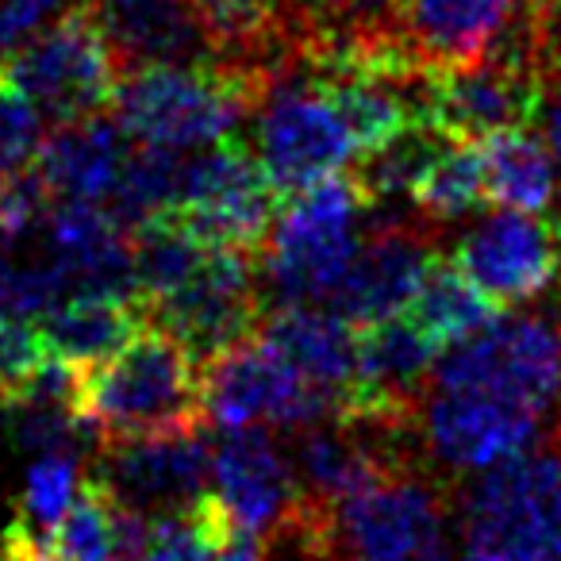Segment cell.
I'll use <instances>...</instances> for the list:
<instances>
[{
  "label": "cell",
  "mask_w": 561,
  "mask_h": 561,
  "mask_svg": "<svg viewBox=\"0 0 561 561\" xmlns=\"http://www.w3.org/2000/svg\"><path fill=\"white\" fill-rule=\"evenodd\" d=\"M201 369V412L224 435L247 427L293 431L343 420L335 400L323 389H316L257 331L250 339H242L239 346L204 362Z\"/></svg>",
  "instance_id": "obj_7"
},
{
  "label": "cell",
  "mask_w": 561,
  "mask_h": 561,
  "mask_svg": "<svg viewBox=\"0 0 561 561\" xmlns=\"http://www.w3.org/2000/svg\"><path fill=\"white\" fill-rule=\"evenodd\" d=\"M254 112V154L277 196L305 193L362 158L346 112L297 50L265 70Z\"/></svg>",
  "instance_id": "obj_4"
},
{
  "label": "cell",
  "mask_w": 561,
  "mask_h": 561,
  "mask_svg": "<svg viewBox=\"0 0 561 561\" xmlns=\"http://www.w3.org/2000/svg\"><path fill=\"white\" fill-rule=\"evenodd\" d=\"M216 561H265V550L257 546V535H250V530H234L231 542L216 553Z\"/></svg>",
  "instance_id": "obj_36"
},
{
  "label": "cell",
  "mask_w": 561,
  "mask_h": 561,
  "mask_svg": "<svg viewBox=\"0 0 561 561\" xmlns=\"http://www.w3.org/2000/svg\"><path fill=\"white\" fill-rule=\"evenodd\" d=\"M234 519L216 489L201 492L193 504L150 515L147 561H216V553L231 542Z\"/></svg>",
  "instance_id": "obj_27"
},
{
  "label": "cell",
  "mask_w": 561,
  "mask_h": 561,
  "mask_svg": "<svg viewBox=\"0 0 561 561\" xmlns=\"http://www.w3.org/2000/svg\"><path fill=\"white\" fill-rule=\"evenodd\" d=\"M542 70L535 50L512 47L469 66H423L420 124L443 139L481 142L504 127L535 124Z\"/></svg>",
  "instance_id": "obj_9"
},
{
  "label": "cell",
  "mask_w": 561,
  "mask_h": 561,
  "mask_svg": "<svg viewBox=\"0 0 561 561\" xmlns=\"http://www.w3.org/2000/svg\"><path fill=\"white\" fill-rule=\"evenodd\" d=\"M55 193L35 165L0 178V242H32L43 231Z\"/></svg>",
  "instance_id": "obj_30"
},
{
  "label": "cell",
  "mask_w": 561,
  "mask_h": 561,
  "mask_svg": "<svg viewBox=\"0 0 561 561\" xmlns=\"http://www.w3.org/2000/svg\"><path fill=\"white\" fill-rule=\"evenodd\" d=\"M435 389L481 392L546 415L561 400V323L542 316H496L438 358Z\"/></svg>",
  "instance_id": "obj_8"
},
{
  "label": "cell",
  "mask_w": 561,
  "mask_h": 561,
  "mask_svg": "<svg viewBox=\"0 0 561 561\" xmlns=\"http://www.w3.org/2000/svg\"><path fill=\"white\" fill-rule=\"evenodd\" d=\"M78 454H39L35 466L27 469L24 496L16 504V519L4 530V542L16 546H50L58 523L73 507L81 489Z\"/></svg>",
  "instance_id": "obj_26"
},
{
  "label": "cell",
  "mask_w": 561,
  "mask_h": 561,
  "mask_svg": "<svg viewBox=\"0 0 561 561\" xmlns=\"http://www.w3.org/2000/svg\"><path fill=\"white\" fill-rule=\"evenodd\" d=\"M127 158L131 150H127L124 127L116 119L89 116L58 124V131L43 139L35 170L43 173L55 201L108 204L124 178Z\"/></svg>",
  "instance_id": "obj_20"
},
{
  "label": "cell",
  "mask_w": 561,
  "mask_h": 561,
  "mask_svg": "<svg viewBox=\"0 0 561 561\" xmlns=\"http://www.w3.org/2000/svg\"><path fill=\"white\" fill-rule=\"evenodd\" d=\"M211 58L247 70H270L297 50L289 0H193Z\"/></svg>",
  "instance_id": "obj_22"
},
{
  "label": "cell",
  "mask_w": 561,
  "mask_h": 561,
  "mask_svg": "<svg viewBox=\"0 0 561 561\" xmlns=\"http://www.w3.org/2000/svg\"><path fill=\"white\" fill-rule=\"evenodd\" d=\"M211 489L227 504L234 527L250 535L270 530L305 496L297 466L280 454L270 427L227 431L211 450Z\"/></svg>",
  "instance_id": "obj_17"
},
{
  "label": "cell",
  "mask_w": 561,
  "mask_h": 561,
  "mask_svg": "<svg viewBox=\"0 0 561 561\" xmlns=\"http://www.w3.org/2000/svg\"><path fill=\"white\" fill-rule=\"evenodd\" d=\"M484 162V196L507 211H546L558 193L553 178V154L546 139L523 127H504V131L484 135L481 142Z\"/></svg>",
  "instance_id": "obj_24"
},
{
  "label": "cell",
  "mask_w": 561,
  "mask_h": 561,
  "mask_svg": "<svg viewBox=\"0 0 561 561\" xmlns=\"http://www.w3.org/2000/svg\"><path fill=\"white\" fill-rule=\"evenodd\" d=\"M535 124H538V131H542L550 154L558 158V165H561V70L542 73V93H538Z\"/></svg>",
  "instance_id": "obj_34"
},
{
  "label": "cell",
  "mask_w": 561,
  "mask_h": 561,
  "mask_svg": "<svg viewBox=\"0 0 561 561\" xmlns=\"http://www.w3.org/2000/svg\"><path fill=\"white\" fill-rule=\"evenodd\" d=\"M546 415L504 404L481 392L435 389L423 408V438L443 466L484 473L507 458H519L542 435Z\"/></svg>",
  "instance_id": "obj_15"
},
{
  "label": "cell",
  "mask_w": 561,
  "mask_h": 561,
  "mask_svg": "<svg viewBox=\"0 0 561 561\" xmlns=\"http://www.w3.org/2000/svg\"><path fill=\"white\" fill-rule=\"evenodd\" d=\"M553 231H558V242H561V204H558V216H553Z\"/></svg>",
  "instance_id": "obj_37"
},
{
  "label": "cell",
  "mask_w": 561,
  "mask_h": 561,
  "mask_svg": "<svg viewBox=\"0 0 561 561\" xmlns=\"http://www.w3.org/2000/svg\"><path fill=\"white\" fill-rule=\"evenodd\" d=\"M351 4H354V35L377 39V35H392V24H397V12L404 0H351Z\"/></svg>",
  "instance_id": "obj_35"
},
{
  "label": "cell",
  "mask_w": 561,
  "mask_h": 561,
  "mask_svg": "<svg viewBox=\"0 0 561 561\" xmlns=\"http://www.w3.org/2000/svg\"><path fill=\"white\" fill-rule=\"evenodd\" d=\"M62 0H0V58L24 47L58 16Z\"/></svg>",
  "instance_id": "obj_32"
},
{
  "label": "cell",
  "mask_w": 561,
  "mask_h": 561,
  "mask_svg": "<svg viewBox=\"0 0 561 561\" xmlns=\"http://www.w3.org/2000/svg\"><path fill=\"white\" fill-rule=\"evenodd\" d=\"M374 208L354 173H335L285 196L262 254V289L273 308H328L362 247V216Z\"/></svg>",
  "instance_id": "obj_3"
},
{
  "label": "cell",
  "mask_w": 561,
  "mask_h": 561,
  "mask_svg": "<svg viewBox=\"0 0 561 561\" xmlns=\"http://www.w3.org/2000/svg\"><path fill=\"white\" fill-rule=\"evenodd\" d=\"M257 335L277 354H285L316 389L328 392L343 420H351L354 385H358V331L351 320L331 308L285 305L262 316Z\"/></svg>",
  "instance_id": "obj_18"
},
{
  "label": "cell",
  "mask_w": 561,
  "mask_h": 561,
  "mask_svg": "<svg viewBox=\"0 0 561 561\" xmlns=\"http://www.w3.org/2000/svg\"><path fill=\"white\" fill-rule=\"evenodd\" d=\"M277 188L270 185L254 150L242 139L188 150L181 193L170 219H178L204 247L254 254L277 216Z\"/></svg>",
  "instance_id": "obj_10"
},
{
  "label": "cell",
  "mask_w": 561,
  "mask_h": 561,
  "mask_svg": "<svg viewBox=\"0 0 561 561\" xmlns=\"http://www.w3.org/2000/svg\"><path fill=\"white\" fill-rule=\"evenodd\" d=\"M112 519H116V496H112L108 484L89 469V473L81 477L78 500H73V507L66 512V519L58 523L50 546H55L66 561H108L112 546H116V538H112Z\"/></svg>",
  "instance_id": "obj_29"
},
{
  "label": "cell",
  "mask_w": 561,
  "mask_h": 561,
  "mask_svg": "<svg viewBox=\"0 0 561 561\" xmlns=\"http://www.w3.org/2000/svg\"><path fill=\"white\" fill-rule=\"evenodd\" d=\"M408 316L420 323V331L438 346H450L473 339L477 331H484L500 316V305L492 297H484L473 280L450 262V257H435V265L423 277L420 293L408 305Z\"/></svg>",
  "instance_id": "obj_25"
},
{
  "label": "cell",
  "mask_w": 561,
  "mask_h": 561,
  "mask_svg": "<svg viewBox=\"0 0 561 561\" xmlns=\"http://www.w3.org/2000/svg\"><path fill=\"white\" fill-rule=\"evenodd\" d=\"M431 265H435V250L420 227L385 224L362 239L328 308L351 320L354 328L392 320V316L408 312Z\"/></svg>",
  "instance_id": "obj_16"
},
{
  "label": "cell",
  "mask_w": 561,
  "mask_h": 561,
  "mask_svg": "<svg viewBox=\"0 0 561 561\" xmlns=\"http://www.w3.org/2000/svg\"><path fill=\"white\" fill-rule=\"evenodd\" d=\"M0 73L55 124L101 116L124 78L89 4L58 12L35 39L0 58Z\"/></svg>",
  "instance_id": "obj_6"
},
{
  "label": "cell",
  "mask_w": 561,
  "mask_h": 561,
  "mask_svg": "<svg viewBox=\"0 0 561 561\" xmlns=\"http://www.w3.org/2000/svg\"><path fill=\"white\" fill-rule=\"evenodd\" d=\"M147 323L142 300L131 297H73L58 305L50 316L39 320L43 343L50 354L73 362V366H93L116 354L135 331Z\"/></svg>",
  "instance_id": "obj_23"
},
{
  "label": "cell",
  "mask_w": 561,
  "mask_h": 561,
  "mask_svg": "<svg viewBox=\"0 0 561 561\" xmlns=\"http://www.w3.org/2000/svg\"><path fill=\"white\" fill-rule=\"evenodd\" d=\"M461 561H561V446L484 469L466 492Z\"/></svg>",
  "instance_id": "obj_5"
},
{
  "label": "cell",
  "mask_w": 561,
  "mask_h": 561,
  "mask_svg": "<svg viewBox=\"0 0 561 561\" xmlns=\"http://www.w3.org/2000/svg\"><path fill=\"white\" fill-rule=\"evenodd\" d=\"M265 70L208 58L185 66H142L119 78L116 124L127 139L165 150H204L239 139V124L257 108Z\"/></svg>",
  "instance_id": "obj_2"
},
{
  "label": "cell",
  "mask_w": 561,
  "mask_h": 561,
  "mask_svg": "<svg viewBox=\"0 0 561 561\" xmlns=\"http://www.w3.org/2000/svg\"><path fill=\"white\" fill-rule=\"evenodd\" d=\"M366 431V423L328 420L300 435L293 466H297V477L308 496L328 507H339L343 500L358 496V492L400 473L392 466V454L381 450L377 443H369Z\"/></svg>",
  "instance_id": "obj_21"
},
{
  "label": "cell",
  "mask_w": 561,
  "mask_h": 561,
  "mask_svg": "<svg viewBox=\"0 0 561 561\" xmlns=\"http://www.w3.org/2000/svg\"><path fill=\"white\" fill-rule=\"evenodd\" d=\"M392 35L420 66H469L535 50V0H404Z\"/></svg>",
  "instance_id": "obj_12"
},
{
  "label": "cell",
  "mask_w": 561,
  "mask_h": 561,
  "mask_svg": "<svg viewBox=\"0 0 561 561\" xmlns=\"http://www.w3.org/2000/svg\"><path fill=\"white\" fill-rule=\"evenodd\" d=\"M119 70L208 62L211 47L193 0H89Z\"/></svg>",
  "instance_id": "obj_19"
},
{
  "label": "cell",
  "mask_w": 561,
  "mask_h": 561,
  "mask_svg": "<svg viewBox=\"0 0 561 561\" xmlns=\"http://www.w3.org/2000/svg\"><path fill=\"white\" fill-rule=\"evenodd\" d=\"M535 55L538 70H561V0H535Z\"/></svg>",
  "instance_id": "obj_33"
},
{
  "label": "cell",
  "mask_w": 561,
  "mask_h": 561,
  "mask_svg": "<svg viewBox=\"0 0 561 561\" xmlns=\"http://www.w3.org/2000/svg\"><path fill=\"white\" fill-rule=\"evenodd\" d=\"M147 320L170 331L196 362L239 346L262 323V293L250 254L211 247L196 273L158 300H142Z\"/></svg>",
  "instance_id": "obj_11"
},
{
  "label": "cell",
  "mask_w": 561,
  "mask_h": 561,
  "mask_svg": "<svg viewBox=\"0 0 561 561\" xmlns=\"http://www.w3.org/2000/svg\"><path fill=\"white\" fill-rule=\"evenodd\" d=\"M201 362L158 323H142L116 354L78 366L73 412L101 446L162 431L201 427Z\"/></svg>",
  "instance_id": "obj_1"
},
{
  "label": "cell",
  "mask_w": 561,
  "mask_h": 561,
  "mask_svg": "<svg viewBox=\"0 0 561 561\" xmlns=\"http://www.w3.org/2000/svg\"><path fill=\"white\" fill-rule=\"evenodd\" d=\"M450 262L500 308L527 305L561 277V242L553 224L504 208L469 227Z\"/></svg>",
  "instance_id": "obj_13"
},
{
  "label": "cell",
  "mask_w": 561,
  "mask_h": 561,
  "mask_svg": "<svg viewBox=\"0 0 561 561\" xmlns=\"http://www.w3.org/2000/svg\"><path fill=\"white\" fill-rule=\"evenodd\" d=\"M93 473L108 484L119 504L162 515L208 492L211 450L201 427L162 431L101 446Z\"/></svg>",
  "instance_id": "obj_14"
},
{
  "label": "cell",
  "mask_w": 561,
  "mask_h": 561,
  "mask_svg": "<svg viewBox=\"0 0 561 561\" xmlns=\"http://www.w3.org/2000/svg\"><path fill=\"white\" fill-rule=\"evenodd\" d=\"M47 354L50 351L43 343V331L32 328V320H20L0 308V389L27 377Z\"/></svg>",
  "instance_id": "obj_31"
},
{
  "label": "cell",
  "mask_w": 561,
  "mask_h": 561,
  "mask_svg": "<svg viewBox=\"0 0 561 561\" xmlns=\"http://www.w3.org/2000/svg\"><path fill=\"white\" fill-rule=\"evenodd\" d=\"M415 208L427 219H461L484 196V162L477 142H446L412 188Z\"/></svg>",
  "instance_id": "obj_28"
}]
</instances>
